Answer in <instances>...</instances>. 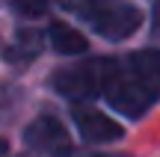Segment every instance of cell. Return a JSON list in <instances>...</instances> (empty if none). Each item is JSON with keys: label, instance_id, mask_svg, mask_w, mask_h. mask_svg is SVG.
<instances>
[{"label": "cell", "instance_id": "6da1fadb", "mask_svg": "<svg viewBox=\"0 0 160 157\" xmlns=\"http://www.w3.org/2000/svg\"><path fill=\"white\" fill-rule=\"evenodd\" d=\"M59 3L77 18H83L98 36L113 42L133 36L142 24L139 9L128 0H59Z\"/></svg>", "mask_w": 160, "mask_h": 157}, {"label": "cell", "instance_id": "7a4b0ae2", "mask_svg": "<svg viewBox=\"0 0 160 157\" xmlns=\"http://www.w3.org/2000/svg\"><path fill=\"white\" fill-rule=\"evenodd\" d=\"M122 65L113 56H95V59H83V62L65 65V68L51 74V86L53 92L74 98L77 104L83 98H95V95H107L110 83L119 77Z\"/></svg>", "mask_w": 160, "mask_h": 157}, {"label": "cell", "instance_id": "3957f363", "mask_svg": "<svg viewBox=\"0 0 160 157\" xmlns=\"http://www.w3.org/2000/svg\"><path fill=\"white\" fill-rule=\"evenodd\" d=\"M157 95H160V89L148 86V83L139 80V77H133L128 68L119 71V77H116V80L110 83V89H107L110 107H116V110H119L122 116H128V119H139L157 101Z\"/></svg>", "mask_w": 160, "mask_h": 157}, {"label": "cell", "instance_id": "277c9868", "mask_svg": "<svg viewBox=\"0 0 160 157\" xmlns=\"http://www.w3.org/2000/svg\"><path fill=\"white\" fill-rule=\"evenodd\" d=\"M24 145L30 151H39V154H57L59 151H68V130L62 128V122L53 116H39L27 125L24 130Z\"/></svg>", "mask_w": 160, "mask_h": 157}, {"label": "cell", "instance_id": "5b68a950", "mask_svg": "<svg viewBox=\"0 0 160 157\" xmlns=\"http://www.w3.org/2000/svg\"><path fill=\"white\" fill-rule=\"evenodd\" d=\"M71 122L77 125L80 136L89 142H116L125 136V130H122V125L116 119H110L107 113L95 110V107H86V104L71 107Z\"/></svg>", "mask_w": 160, "mask_h": 157}, {"label": "cell", "instance_id": "8992f818", "mask_svg": "<svg viewBox=\"0 0 160 157\" xmlns=\"http://www.w3.org/2000/svg\"><path fill=\"white\" fill-rule=\"evenodd\" d=\"M48 39H51L53 51L62 53V56H77V53H86V47H89L86 36L77 33L68 24H62V21H53L51 27H48Z\"/></svg>", "mask_w": 160, "mask_h": 157}, {"label": "cell", "instance_id": "52a82bcc", "mask_svg": "<svg viewBox=\"0 0 160 157\" xmlns=\"http://www.w3.org/2000/svg\"><path fill=\"white\" fill-rule=\"evenodd\" d=\"M128 71L148 86L160 89V51H137L128 56Z\"/></svg>", "mask_w": 160, "mask_h": 157}, {"label": "cell", "instance_id": "ba28073f", "mask_svg": "<svg viewBox=\"0 0 160 157\" xmlns=\"http://www.w3.org/2000/svg\"><path fill=\"white\" fill-rule=\"evenodd\" d=\"M42 53V33L39 30H21L15 39V45L6 51V62L15 65H27L30 59H36Z\"/></svg>", "mask_w": 160, "mask_h": 157}, {"label": "cell", "instance_id": "9c48e42d", "mask_svg": "<svg viewBox=\"0 0 160 157\" xmlns=\"http://www.w3.org/2000/svg\"><path fill=\"white\" fill-rule=\"evenodd\" d=\"M12 6H15L24 18H39V15L48 12V0H12Z\"/></svg>", "mask_w": 160, "mask_h": 157}, {"label": "cell", "instance_id": "30bf717a", "mask_svg": "<svg viewBox=\"0 0 160 157\" xmlns=\"http://www.w3.org/2000/svg\"><path fill=\"white\" fill-rule=\"evenodd\" d=\"M59 157H101V154H95V151H74V148H68V151H62Z\"/></svg>", "mask_w": 160, "mask_h": 157}, {"label": "cell", "instance_id": "8fae6325", "mask_svg": "<svg viewBox=\"0 0 160 157\" xmlns=\"http://www.w3.org/2000/svg\"><path fill=\"white\" fill-rule=\"evenodd\" d=\"M154 33L160 36V0L154 3Z\"/></svg>", "mask_w": 160, "mask_h": 157}, {"label": "cell", "instance_id": "7c38bea8", "mask_svg": "<svg viewBox=\"0 0 160 157\" xmlns=\"http://www.w3.org/2000/svg\"><path fill=\"white\" fill-rule=\"evenodd\" d=\"M6 151H9V145H6V140H0V157H6Z\"/></svg>", "mask_w": 160, "mask_h": 157}]
</instances>
